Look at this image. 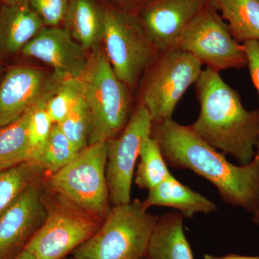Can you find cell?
Wrapping results in <instances>:
<instances>
[{
	"label": "cell",
	"instance_id": "16",
	"mask_svg": "<svg viewBox=\"0 0 259 259\" xmlns=\"http://www.w3.org/2000/svg\"><path fill=\"white\" fill-rule=\"evenodd\" d=\"M143 203L148 209L152 206L176 209L186 218H193L197 213L209 214L217 211L214 202L181 183L173 175L148 191Z\"/></svg>",
	"mask_w": 259,
	"mask_h": 259
},
{
	"label": "cell",
	"instance_id": "7",
	"mask_svg": "<svg viewBox=\"0 0 259 259\" xmlns=\"http://www.w3.org/2000/svg\"><path fill=\"white\" fill-rule=\"evenodd\" d=\"M151 65L141 104L156 124L173 118L181 99L195 84L203 69L198 59L180 49L159 53Z\"/></svg>",
	"mask_w": 259,
	"mask_h": 259
},
{
	"label": "cell",
	"instance_id": "28",
	"mask_svg": "<svg viewBox=\"0 0 259 259\" xmlns=\"http://www.w3.org/2000/svg\"><path fill=\"white\" fill-rule=\"evenodd\" d=\"M242 44L246 56L247 66L252 82L259 95V40H248Z\"/></svg>",
	"mask_w": 259,
	"mask_h": 259
},
{
	"label": "cell",
	"instance_id": "31",
	"mask_svg": "<svg viewBox=\"0 0 259 259\" xmlns=\"http://www.w3.org/2000/svg\"><path fill=\"white\" fill-rule=\"evenodd\" d=\"M252 219H253V222L254 223V224L259 225V210L258 211V212L255 213V214H253Z\"/></svg>",
	"mask_w": 259,
	"mask_h": 259
},
{
	"label": "cell",
	"instance_id": "1",
	"mask_svg": "<svg viewBox=\"0 0 259 259\" xmlns=\"http://www.w3.org/2000/svg\"><path fill=\"white\" fill-rule=\"evenodd\" d=\"M151 137L157 142L168 166L189 169L210 182L226 203L255 214L259 210V143L253 161L231 163L192 131L173 118L153 124Z\"/></svg>",
	"mask_w": 259,
	"mask_h": 259
},
{
	"label": "cell",
	"instance_id": "24",
	"mask_svg": "<svg viewBox=\"0 0 259 259\" xmlns=\"http://www.w3.org/2000/svg\"><path fill=\"white\" fill-rule=\"evenodd\" d=\"M57 125L78 152L88 147L91 132V116L82 96L69 115Z\"/></svg>",
	"mask_w": 259,
	"mask_h": 259
},
{
	"label": "cell",
	"instance_id": "5",
	"mask_svg": "<svg viewBox=\"0 0 259 259\" xmlns=\"http://www.w3.org/2000/svg\"><path fill=\"white\" fill-rule=\"evenodd\" d=\"M107 148V142L89 145L66 166L44 180L47 190L101 222L110 209L106 177Z\"/></svg>",
	"mask_w": 259,
	"mask_h": 259
},
{
	"label": "cell",
	"instance_id": "27",
	"mask_svg": "<svg viewBox=\"0 0 259 259\" xmlns=\"http://www.w3.org/2000/svg\"><path fill=\"white\" fill-rule=\"evenodd\" d=\"M46 27L59 26L64 21L69 0H28Z\"/></svg>",
	"mask_w": 259,
	"mask_h": 259
},
{
	"label": "cell",
	"instance_id": "34",
	"mask_svg": "<svg viewBox=\"0 0 259 259\" xmlns=\"http://www.w3.org/2000/svg\"><path fill=\"white\" fill-rule=\"evenodd\" d=\"M114 1L124 2V1H127V0H114Z\"/></svg>",
	"mask_w": 259,
	"mask_h": 259
},
{
	"label": "cell",
	"instance_id": "26",
	"mask_svg": "<svg viewBox=\"0 0 259 259\" xmlns=\"http://www.w3.org/2000/svg\"><path fill=\"white\" fill-rule=\"evenodd\" d=\"M46 105L35 107L30 115L28 125V142L30 161H36L41 156L54 123L48 115Z\"/></svg>",
	"mask_w": 259,
	"mask_h": 259
},
{
	"label": "cell",
	"instance_id": "35",
	"mask_svg": "<svg viewBox=\"0 0 259 259\" xmlns=\"http://www.w3.org/2000/svg\"><path fill=\"white\" fill-rule=\"evenodd\" d=\"M64 259H74V258H73V257H71V258H65Z\"/></svg>",
	"mask_w": 259,
	"mask_h": 259
},
{
	"label": "cell",
	"instance_id": "30",
	"mask_svg": "<svg viewBox=\"0 0 259 259\" xmlns=\"http://www.w3.org/2000/svg\"><path fill=\"white\" fill-rule=\"evenodd\" d=\"M13 259H35V258L28 250L24 249Z\"/></svg>",
	"mask_w": 259,
	"mask_h": 259
},
{
	"label": "cell",
	"instance_id": "19",
	"mask_svg": "<svg viewBox=\"0 0 259 259\" xmlns=\"http://www.w3.org/2000/svg\"><path fill=\"white\" fill-rule=\"evenodd\" d=\"M209 5L228 24L237 41L259 40L258 0H209Z\"/></svg>",
	"mask_w": 259,
	"mask_h": 259
},
{
	"label": "cell",
	"instance_id": "14",
	"mask_svg": "<svg viewBox=\"0 0 259 259\" xmlns=\"http://www.w3.org/2000/svg\"><path fill=\"white\" fill-rule=\"evenodd\" d=\"M22 54L44 61L56 74L80 79L88 67L87 50L65 28L44 27L22 49Z\"/></svg>",
	"mask_w": 259,
	"mask_h": 259
},
{
	"label": "cell",
	"instance_id": "23",
	"mask_svg": "<svg viewBox=\"0 0 259 259\" xmlns=\"http://www.w3.org/2000/svg\"><path fill=\"white\" fill-rule=\"evenodd\" d=\"M79 153L59 126L54 124L47 146L36 161L44 168L48 177L66 166Z\"/></svg>",
	"mask_w": 259,
	"mask_h": 259
},
{
	"label": "cell",
	"instance_id": "3",
	"mask_svg": "<svg viewBox=\"0 0 259 259\" xmlns=\"http://www.w3.org/2000/svg\"><path fill=\"white\" fill-rule=\"evenodd\" d=\"M158 216L143 201L114 205L96 233L73 251L74 259H144Z\"/></svg>",
	"mask_w": 259,
	"mask_h": 259
},
{
	"label": "cell",
	"instance_id": "29",
	"mask_svg": "<svg viewBox=\"0 0 259 259\" xmlns=\"http://www.w3.org/2000/svg\"><path fill=\"white\" fill-rule=\"evenodd\" d=\"M204 259H259V255H243L230 253L225 255H214L212 254H204Z\"/></svg>",
	"mask_w": 259,
	"mask_h": 259
},
{
	"label": "cell",
	"instance_id": "10",
	"mask_svg": "<svg viewBox=\"0 0 259 259\" xmlns=\"http://www.w3.org/2000/svg\"><path fill=\"white\" fill-rule=\"evenodd\" d=\"M153 121L147 109L140 103L117 137L107 141L106 177L112 204L129 203L135 168L143 143L151 137Z\"/></svg>",
	"mask_w": 259,
	"mask_h": 259
},
{
	"label": "cell",
	"instance_id": "33",
	"mask_svg": "<svg viewBox=\"0 0 259 259\" xmlns=\"http://www.w3.org/2000/svg\"><path fill=\"white\" fill-rule=\"evenodd\" d=\"M4 4H13V3H18L21 0H2Z\"/></svg>",
	"mask_w": 259,
	"mask_h": 259
},
{
	"label": "cell",
	"instance_id": "8",
	"mask_svg": "<svg viewBox=\"0 0 259 259\" xmlns=\"http://www.w3.org/2000/svg\"><path fill=\"white\" fill-rule=\"evenodd\" d=\"M102 41L114 72L128 88L136 86L159 54L139 17L119 10H105Z\"/></svg>",
	"mask_w": 259,
	"mask_h": 259
},
{
	"label": "cell",
	"instance_id": "22",
	"mask_svg": "<svg viewBox=\"0 0 259 259\" xmlns=\"http://www.w3.org/2000/svg\"><path fill=\"white\" fill-rule=\"evenodd\" d=\"M171 175L157 142L151 136L148 138L140 150L135 183L141 190L149 191Z\"/></svg>",
	"mask_w": 259,
	"mask_h": 259
},
{
	"label": "cell",
	"instance_id": "13",
	"mask_svg": "<svg viewBox=\"0 0 259 259\" xmlns=\"http://www.w3.org/2000/svg\"><path fill=\"white\" fill-rule=\"evenodd\" d=\"M209 0H151L139 18L158 53L177 49L187 25Z\"/></svg>",
	"mask_w": 259,
	"mask_h": 259
},
{
	"label": "cell",
	"instance_id": "37",
	"mask_svg": "<svg viewBox=\"0 0 259 259\" xmlns=\"http://www.w3.org/2000/svg\"><path fill=\"white\" fill-rule=\"evenodd\" d=\"M258 1H259V0H258Z\"/></svg>",
	"mask_w": 259,
	"mask_h": 259
},
{
	"label": "cell",
	"instance_id": "12",
	"mask_svg": "<svg viewBox=\"0 0 259 259\" xmlns=\"http://www.w3.org/2000/svg\"><path fill=\"white\" fill-rule=\"evenodd\" d=\"M44 179L28 186L0 214V259H13L25 249L47 215Z\"/></svg>",
	"mask_w": 259,
	"mask_h": 259
},
{
	"label": "cell",
	"instance_id": "18",
	"mask_svg": "<svg viewBox=\"0 0 259 259\" xmlns=\"http://www.w3.org/2000/svg\"><path fill=\"white\" fill-rule=\"evenodd\" d=\"M184 218L177 212L158 216L146 258L194 259L184 229Z\"/></svg>",
	"mask_w": 259,
	"mask_h": 259
},
{
	"label": "cell",
	"instance_id": "25",
	"mask_svg": "<svg viewBox=\"0 0 259 259\" xmlns=\"http://www.w3.org/2000/svg\"><path fill=\"white\" fill-rule=\"evenodd\" d=\"M82 96L81 79L66 78L57 92L49 99L45 109L54 124H59L69 115Z\"/></svg>",
	"mask_w": 259,
	"mask_h": 259
},
{
	"label": "cell",
	"instance_id": "36",
	"mask_svg": "<svg viewBox=\"0 0 259 259\" xmlns=\"http://www.w3.org/2000/svg\"><path fill=\"white\" fill-rule=\"evenodd\" d=\"M144 259H147V258H144Z\"/></svg>",
	"mask_w": 259,
	"mask_h": 259
},
{
	"label": "cell",
	"instance_id": "20",
	"mask_svg": "<svg viewBox=\"0 0 259 259\" xmlns=\"http://www.w3.org/2000/svg\"><path fill=\"white\" fill-rule=\"evenodd\" d=\"M34 108L15 122L0 127V170L30 161L28 125Z\"/></svg>",
	"mask_w": 259,
	"mask_h": 259
},
{
	"label": "cell",
	"instance_id": "32",
	"mask_svg": "<svg viewBox=\"0 0 259 259\" xmlns=\"http://www.w3.org/2000/svg\"><path fill=\"white\" fill-rule=\"evenodd\" d=\"M1 56L2 54L0 53V81H1L2 79H3V76H4V75H3V63H2L1 60Z\"/></svg>",
	"mask_w": 259,
	"mask_h": 259
},
{
	"label": "cell",
	"instance_id": "2",
	"mask_svg": "<svg viewBox=\"0 0 259 259\" xmlns=\"http://www.w3.org/2000/svg\"><path fill=\"white\" fill-rule=\"evenodd\" d=\"M195 90L200 111L191 128L239 165L248 164L259 143V110H246L238 92L209 68L202 70Z\"/></svg>",
	"mask_w": 259,
	"mask_h": 259
},
{
	"label": "cell",
	"instance_id": "9",
	"mask_svg": "<svg viewBox=\"0 0 259 259\" xmlns=\"http://www.w3.org/2000/svg\"><path fill=\"white\" fill-rule=\"evenodd\" d=\"M177 49L218 72L247 66L243 44L233 37L228 24L209 3L187 25Z\"/></svg>",
	"mask_w": 259,
	"mask_h": 259
},
{
	"label": "cell",
	"instance_id": "17",
	"mask_svg": "<svg viewBox=\"0 0 259 259\" xmlns=\"http://www.w3.org/2000/svg\"><path fill=\"white\" fill-rule=\"evenodd\" d=\"M105 10L96 0H69L64 28L85 49H97L105 30Z\"/></svg>",
	"mask_w": 259,
	"mask_h": 259
},
{
	"label": "cell",
	"instance_id": "6",
	"mask_svg": "<svg viewBox=\"0 0 259 259\" xmlns=\"http://www.w3.org/2000/svg\"><path fill=\"white\" fill-rule=\"evenodd\" d=\"M49 192L51 199L49 194L47 199L44 192L47 218L25 249L35 259H64L90 239L102 222L58 194Z\"/></svg>",
	"mask_w": 259,
	"mask_h": 259
},
{
	"label": "cell",
	"instance_id": "21",
	"mask_svg": "<svg viewBox=\"0 0 259 259\" xmlns=\"http://www.w3.org/2000/svg\"><path fill=\"white\" fill-rule=\"evenodd\" d=\"M46 177L44 168L34 161L0 170V214L28 186Z\"/></svg>",
	"mask_w": 259,
	"mask_h": 259
},
{
	"label": "cell",
	"instance_id": "4",
	"mask_svg": "<svg viewBox=\"0 0 259 259\" xmlns=\"http://www.w3.org/2000/svg\"><path fill=\"white\" fill-rule=\"evenodd\" d=\"M80 79L91 116L89 145L117 137L131 117L129 88L117 77L104 51L94 49Z\"/></svg>",
	"mask_w": 259,
	"mask_h": 259
},
{
	"label": "cell",
	"instance_id": "15",
	"mask_svg": "<svg viewBox=\"0 0 259 259\" xmlns=\"http://www.w3.org/2000/svg\"><path fill=\"white\" fill-rule=\"evenodd\" d=\"M45 27L28 0L4 4L0 10V53L21 51Z\"/></svg>",
	"mask_w": 259,
	"mask_h": 259
},
{
	"label": "cell",
	"instance_id": "11",
	"mask_svg": "<svg viewBox=\"0 0 259 259\" xmlns=\"http://www.w3.org/2000/svg\"><path fill=\"white\" fill-rule=\"evenodd\" d=\"M66 78L28 66L11 68L0 81V127L9 125L34 107L47 105Z\"/></svg>",
	"mask_w": 259,
	"mask_h": 259
}]
</instances>
